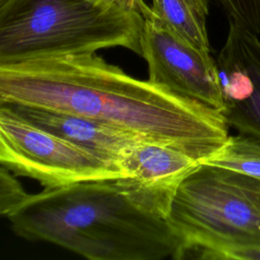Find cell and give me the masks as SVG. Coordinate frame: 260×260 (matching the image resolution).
I'll return each mask as SVG.
<instances>
[{"instance_id": "7", "label": "cell", "mask_w": 260, "mask_h": 260, "mask_svg": "<svg viewBox=\"0 0 260 260\" xmlns=\"http://www.w3.org/2000/svg\"><path fill=\"white\" fill-rule=\"evenodd\" d=\"M223 99L221 114L229 126L260 140V40L257 34L229 20L217 59Z\"/></svg>"}, {"instance_id": "5", "label": "cell", "mask_w": 260, "mask_h": 260, "mask_svg": "<svg viewBox=\"0 0 260 260\" xmlns=\"http://www.w3.org/2000/svg\"><path fill=\"white\" fill-rule=\"evenodd\" d=\"M0 165L44 188L126 176L120 168L27 122L5 105H0Z\"/></svg>"}, {"instance_id": "13", "label": "cell", "mask_w": 260, "mask_h": 260, "mask_svg": "<svg viewBox=\"0 0 260 260\" xmlns=\"http://www.w3.org/2000/svg\"><path fill=\"white\" fill-rule=\"evenodd\" d=\"M15 175L5 167L0 168V213L7 217L29 195L14 177Z\"/></svg>"}, {"instance_id": "1", "label": "cell", "mask_w": 260, "mask_h": 260, "mask_svg": "<svg viewBox=\"0 0 260 260\" xmlns=\"http://www.w3.org/2000/svg\"><path fill=\"white\" fill-rule=\"evenodd\" d=\"M0 105L85 116L179 148L201 164L230 136L220 111L137 79L95 53L0 65Z\"/></svg>"}, {"instance_id": "4", "label": "cell", "mask_w": 260, "mask_h": 260, "mask_svg": "<svg viewBox=\"0 0 260 260\" xmlns=\"http://www.w3.org/2000/svg\"><path fill=\"white\" fill-rule=\"evenodd\" d=\"M167 221L180 244L177 259H221L230 249L260 246V210L218 167L201 164L182 182Z\"/></svg>"}, {"instance_id": "12", "label": "cell", "mask_w": 260, "mask_h": 260, "mask_svg": "<svg viewBox=\"0 0 260 260\" xmlns=\"http://www.w3.org/2000/svg\"><path fill=\"white\" fill-rule=\"evenodd\" d=\"M233 20L249 30L260 32V0H215Z\"/></svg>"}, {"instance_id": "10", "label": "cell", "mask_w": 260, "mask_h": 260, "mask_svg": "<svg viewBox=\"0 0 260 260\" xmlns=\"http://www.w3.org/2000/svg\"><path fill=\"white\" fill-rule=\"evenodd\" d=\"M151 10L170 28L201 51L210 53L208 0H152Z\"/></svg>"}, {"instance_id": "9", "label": "cell", "mask_w": 260, "mask_h": 260, "mask_svg": "<svg viewBox=\"0 0 260 260\" xmlns=\"http://www.w3.org/2000/svg\"><path fill=\"white\" fill-rule=\"evenodd\" d=\"M5 106L27 122L89 151L121 170V162L128 150L137 141L144 140L128 131L69 112L25 105Z\"/></svg>"}, {"instance_id": "16", "label": "cell", "mask_w": 260, "mask_h": 260, "mask_svg": "<svg viewBox=\"0 0 260 260\" xmlns=\"http://www.w3.org/2000/svg\"><path fill=\"white\" fill-rule=\"evenodd\" d=\"M116 1L119 2L120 4L124 5V6L138 9V7H137V1H138V0H116Z\"/></svg>"}, {"instance_id": "3", "label": "cell", "mask_w": 260, "mask_h": 260, "mask_svg": "<svg viewBox=\"0 0 260 260\" xmlns=\"http://www.w3.org/2000/svg\"><path fill=\"white\" fill-rule=\"evenodd\" d=\"M142 27L116 0H0V65L115 47L141 56Z\"/></svg>"}, {"instance_id": "6", "label": "cell", "mask_w": 260, "mask_h": 260, "mask_svg": "<svg viewBox=\"0 0 260 260\" xmlns=\"http://www.w3.org/2000/svg\"><path fill=\"white\" fill-rule=\"evenodd\" d=\"M143 17L141 56L148 66V80L181 95L221 112L223 99L216 61L161 21L138 0Z\"/></svg>"}, {"instance_id": "2", "label": "cell", "mask_w": 260, "mask_h": 260, "mask_svg": "<svg viewBox=\"0 0 260 260\" xmlns=\"http://www.w3.org/2000/svg\"><path fill=\"white\" fill-rule=\"evenodd\" d=\"M117 179L44 188L6 218L19 238L90 260L177 259L180 244L167 219L137 205Z\"/></svg>"}, {"instance_id": "15", "label": "cell", "mask_w": 260, "mask_h": 260, "mask_svg": "<svg viewBox=\"0 0 260 260\" xmlns=\"http://www.w3.org/2000/svg\"><path fill=\"white\" fill-rule=\"evenodd\" d=\"M221 259L260 260V246H247L230 249L222 254Z\"/></svg>"}, {"instance_id": "14", "label": "cell", "mask_w": 260, "mask_h": 260, "mask_svg": "<svg viewBox=\"0 0 260 260\" xmlns=\"http://www.w3.org/2000/svg\"><path fill=\"white\" fill-rule=\"evenodd\" d=\"M232 174L240 188L254 203V205L260 210V181L235 172H232Z\"/></svg>"}, {"instance_id": "8", "label": "cell", "mask_w": 260, "mask_h": 260, "mask_svg": "<svg viewBox=\"0 0 260 260\" xmlns=\"http://www.w3.org/2000/svg\"><path fill=\"white\" fill-rule=\"evenodd\" d=\"M200 165L197 158L179 148L139 140L121 162L126 177L117 180L137 205L167 219L179 186Z\"/></svg>"}, {"instance_id": "11", "label": "cell", "mask_w": 260, "mask_h": 260, "mask_svg": "<svg viewBox=\"0 0 260 260\" xmlns=\"http://www.w3.org/2000/svg\"><path fill=\"white\" fill-rule=\"evenodd\" d=\"M202 164L260 181V140L242 133L230 135L223 146Z\"/></svg>"}]
</instances>
